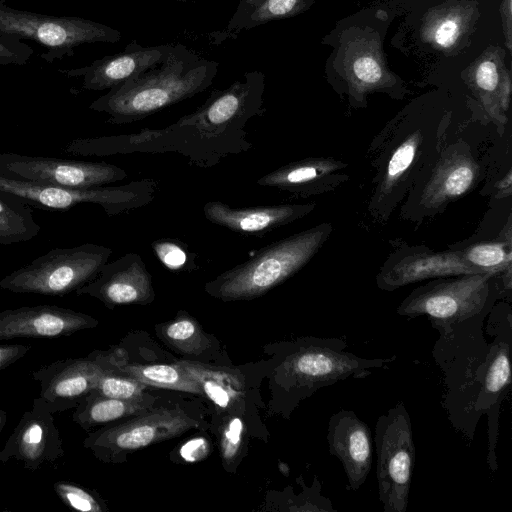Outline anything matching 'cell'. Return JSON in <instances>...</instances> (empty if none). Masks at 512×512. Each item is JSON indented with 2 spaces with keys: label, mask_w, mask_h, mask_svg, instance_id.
Returning <instances> with one entry per match:
<instances>
[{
  "label": "cell",
  "mask_w": 512,
  "mask_h": 512,
  "mask_svg": "<svg viewBox=\"0 0 512 512\" xmlns=\"http://www.w3.org/2000/svg\"><path fill=\"white\" fill-rule=\"evenodd\" d=\"M265 75L246 72L229 87L214 90L196 111L159 130L139 133L140 152L174 151L199 166L215 165L229 154L248 149L244 127L263 113Z\"/></svg>",
  "instance_id": "6da1fadb"
},
{
  "label": "cell",
  "mask_w": 512,
  "mask_h": 512,
  "mask_svg": "<svg viewBox=\"0 0 512 512\" xmlns=\"http://www.w3.org/2000/svg\"><path fill=\"white\" fill-rule=\"evenodd\" d=\"M218 66L178 43L159 65L109 89L89 109L107 114L108 123L129 124L205 91Z\"/></svg>",
  "instance_id": "7a4b0ae2"
},
{
  "label": "cell",
  "mask_w": 512,
  "mask_h": 512,
  "mask_svg": "<svg viewBox=\"0 0 512 512\" xmlns=\"http://www.w3.org/2000/svg\"><path fill=\"white\" fill-rule=\"evenodd\" d=\"M331 232L330 223H321L271 243L249 260L206 283L205 290L223 301L260 297L303 268Z\"/></svg>",
  "instance_id": "3957f363"
},
{
  "label": "cell",
  "mask_w": 512,
  "mask_h": 512,
  "mask_svg": "<svg viewBox=\"0 0 512 512\" xmlns=\"http://www.w3.org/2000/svg\"><path fill=\"white\" fill-rule=\"evenodd\" d=\"M488 313L437 329L440 337L432 353L444 374V406L448 417L453 426L470 439L478 422L473 404L489 349L482 333V322Z\"/></svg>",
  "instance_id": "277c9868"
},
{
  "label": "cell",
  "mask_w": 512,
  "mask_h": 512,
  "mask_svg": "<svg viewBox=\"0 0 512 512\" xmlns=\"http://www.w3.org/2000/svg\"><path fill=\"white\" fill-rule=\"evenodd\" d=\"M345 340L336 337L301 339L288 351L281 364L283 385L299 400L318 389L346 379H360L393 362L389 358L367 359L347 351Z\"/></svg>",
  "instance_id": "5b68a950"
},
{
  "label": "cell",
  "mask_w": 512,
  "mask_h": 512,
  "mask_svg": "<svg viewBox=\"0 0 512 512\" xmlns=\"http://www.w3.org/2000/svg\"><path fill=\"white\" fill-rule=\"evenodd\" d=\"M112 250L95 243L54 248L0 280L14 293L63 297L96 278Z\"/></svg>",
  "instance_id": "8992f818"
},
{
  "label": "cell",
  "mask_w": 512,
  "mask_h": 512,
  "mask_svg": "<svg viewBox=\"0 0 512 512\" xmlns=\"http://www.w3.org/2000/svg\"><path fill=\"white\" fill-rule=\"evenodd\" d=\"M496 274L475 273L436 278L414 289L398 306L408 318L426 315L437 330L490 312L496 299Z\"/></svg>",
  "instance_id": "52a82bcc"
},
{
  "label": "cell",
  "mask_w": 512,
  "mask_h": 512,
  "mask_svg": "<svg viewBox=\"0 0 512 512\" xmlns=\"http://www.w3.org/2000/svg\"><path fill=\"white\" fill-rule=\"evenodd\" d=\"M0 0V31L20 40H31L46 51L40 57L52 64L74 56L82 44L116 43L121 32L103 23L79 16H57L20 10Z\"/></svg>",
  "instance_id": "ba28073f"
},
{
  "label": "cell",
  "mask_w": 512,
  "mask_h": 512,
  "mask_svg": "<svg viewBox=\"0 0 512 512\" xmlns=\"http://www.w3.org/2000/svg\"><path fill=\"white\" fill-rule=\"evenodd\" d=\"M158 191L154 179L133 180L121 186L74 189L11 177L0 173V192L19 198L32 208L67 211L77 205L100 206L108 216L148 205Z\"/></svg>",
  "instance_id": "9c48e42d"
},
{
  "label": "cell",
  "mask_w": 512,
  "mask_h": 512,
  "mask_svg": "<svg viewBox=\"0 0 512 512\" xmlns=\"http://www.w3.org/2000/svg\"><path fill=\"white\" fill-rule=\"evenodd\" d=\"M376 478L384 512H406L416 459L411 419L402 401L375 426Z\"/></svg>",
  "instance_id": "30bf717a"
},
{
  "label": "cell",
  "mask_w": 512,
  "mask_h": 512,
  "mask_svg": "<svg viewBox=\"0 0 512 512\" xmlns=\"http://www.w3.org/2000/svg\"><path fill=\"white\" fill-rule=\"evenodd\" d=\"M197 422L179 408H162L119 425L91 432L83 445L96 458L115 462L122 453L176 437L196 427Z\"/></svg>",
  "instance_id": "8fae6325"
},
{
  "label": "cell",
  "mask_w": 512,
  "mask_h": 512,
  "mask_svg": "<svg viewBox=\"0 0 512 512\" xmlns=\"http://www.w3.org/2000/svg\"><path fill=\"white\" fill-rule=\"evenodd\" d=\"M0 173L43 184L87 189L127 178L122 168L106 163L17 153H0Z\"/></svg>",
  "instance_id": "7c38bea8"
},
{
  "label": "cell",
  "mask_w": 512,
  "mask_h": 512,
  "mask_svg": "<svg viewBox=\"0 0 512 512\" xmlns=\"http://www.w3.org/2000/svg\"><path fill=\"white\" fill-rule=\"evenodd\" d=\"M487 331L494 335L489 344L479 391L473 404L475 419L488 415L489 452L487 461L492 471L497 470L496 444L500 404L511 387L510 355L512 345L511 314L496 321L494 314L487 325Z\"/></svg>",
  "instance_id": "4fadbf2b"
},
{
  "label": "cell",
  "mask_w": 512,
  "mask_h": 512,
  "mask_svg": "<svg viewBox=\"0 0 512 512\" xmlns=\"http://www.w3.org/2000/svg\"><path fill=\"white\" fill-rule=\"evenodd\" d=\"M53 414L40 397L35 398L0 451V462L15 460L25 469L36 471L62 458L63 440Z\"/></svg>",
  "instance_id": "5bb4252c"
},
{
  "label": "cell",
  "mask_w": 512,
  "mask_h": 512,
  "mask_svg": "<svg viewBox=\"0 0 512 512\" xmlns=\"http://www.w3.org/2000/svg\"><path fill=\"white\" fill-rule=\"evenodd\" d=\"M104 370L102 363L90 357L67 358L40 367L32 377L39 383L47 408L58 413L75 409L96 388Z\"/></svg>",
  "instance_id": "9a60e30c"
},
{
  "label": "cell",
  "mask_w": 512,
  "mask_h": 512,
  "mask_svg": "<svg viewBox=\"0 0 512 512\" xmlns=\"http://www.w3.org/2000/svg\"><path fill=\"white\" fill-rule=\"evenodd\" d=\"M97 298L108 307L144 304L153 300L152 277L140 255L128 252L106 262L94 280L76 290Z\"/></svg>",
  "instance_id": "2e32d148"
},
{
  "label": "cell",
  "mask_w": 512,
  "mask_h": 512,
  "mask_svg": "<svg viewBox=\"0 0 512 512\" xmlns=\"http://www.w3.org/2000/svg\"><path fill=\"white\" fill-rule=\"evenodd\" d=\"M172 45L142 46L136 40L123 51L97 59L89 65L58 69L68 78H82L81 88L90 91L109 90L159 65Z\"/></svg>",
  "instance_id": "e0dca14e"
},
{
  "label": "cell",
  "mask_w": 512,
  "mask_h": 512,
  "mask_svg": "<svg viewBox=\"0 0 512 512\" xmlns=\"http://www.w3.org/2000/svg\"><path fill=\"white\" fill-rule=\"evenodd\" d=\"M483 273L465 260L462 251L431 252L407 249L395 252L377 275L378 287L394 291L408 284L432 278Z\"/></svg>",
  "instance_id": "ac0fdd59"
},
{
  "label": "cell",
  "mask_w": 512,
  "mask_h": 512,
  "mask_svg": "<svg viewBox=\"0 0 512 512\" xmlns=\"http://www.w3.org/2000/svg\"><path fill=\"white\" fill-rule=\"evenodd\" d=\"M98 321L82 312L55 305L24 306L0 312V341L15 338H59L94 328Z\"/></svg>",
  "instance_id": "d6986e66"
},
{
  "label": "cell",
  "mask_w": 512,
  "mask_h": 512,
  "mask_svg": "<svg viewBox=\"0 0 512 512\" xmlns=\"http://www.w3.org/2000/svg\"><path fill=\"white\" fill-rule=\"evenodd\" d=\"M327 442L330 455L341 462L348 489L357 491L365 483L372 467V437L369 426L352 410L334 413L328 422Z\"/></svg>",
  "instance_id": "ffe728a7"
},
{
  "label": "cell",
  "mask_w": 512,
  "mask_h": 512,
  "mask_svg": "<svg viewBox=\"0 0 512 512\" xmlns=\"http://www.w3.org/2000/svg\"><path fill=\"white\" fill-rule=\"evenodd\" d=\"M462 77L488 116L505 124L512 92L505 50L500 46H488L462 71Z\"/></svg>",
  "instance_id": "44dd1931"
},
{
  "label": "cell",
  "mask_w": 512,
  "mask_h": 512,
  "mask_svg": "<svg viewBox=\"0 0 512 512\" xmlns=\"http://www.w3.org/2000/svg\"><path fill=\"white\" fill-rule=\"evenodd\" d=\"M479 16L477 1L447 0L423 15L420 38L445 55L456 54L466 47Z\"/></svg>",
  "instance_id": "7402d4cb"
},
{
  "label": "cell",
  "mask_w": 512,
  "mask_h": 512,
  "mask_svg": "<svg viewBox=\"0 0 512 512\" xmlns=\"http://www.w3.org/2000/svg\"><path fill=\"white\" fill-rule=\"evenodd\" d=\"M314 208L315 203L232 208L221 201H208L203 207V213L209 222L233 232L261 236L301 219Z\"/></svg>",
  "instance_id": "603a6c76"
},
{
  "label": "cell",
  "mask_w": 512,
  "mask_h": 512,
  "mask_svg": "<svg viewBox=\"0 0 512 512\" xmlns=\"http://www.w3.org/2000/svg\"><path fill=\"white\" fill-rule=\"evenodd\" d=\"M346 165L331 158H306L288 163L257 180V184L308 197L336 188L348 178Z\"/></svg>",
  "instance_id": "cb8c5ba5"
},
{
  "label": "cell",
  "mask_w": 512,
  "mask_h": 512,
  "mask_svg": "<svg viewBox=\"0 0 512 512\" xmlns=\"http://www.w3.org/2000/svg\"><path fill=\"white\" fill-rule=\"evenodd\" d=\"M343 74L350 96L358 101L373 91L391 88L396 80L379 40L366 36L352 39L343 48Z\"/></svg>",
  "instance_id": "d4e9b609"
},
{
  "label": "cell",
  "mask_w": 512,
  "mask_h": 512,
  "mask_svg": "<svg viewBox=\"0 0 512 512\" xmlns=\"http://www.w3.org/2000/svg\"><path fill=\"white\" fill-rule=\"evenodd\" d=\"M479 167L467 149L449 148L440 158L424 186L420 204L428 209L464 195L474 184Z\"/></svg>",
  "instance_id": "484cf974"
},
{
  "label": "cell",
  "mask_w": 512,
  "mask_h": 512,
  "mask_svg": "<svg viewBox=\"0 0 512 512\" xmlns=\"http://www.w3.org/2000/svg\"><path fill=\"white\" fill-rule=\"evenodd\" d=\"M313 0H240L227 31L240 33L271 21L294 17L312 5Z\"/></svg>",
  "instance_id": "4316f807"
},
{
  "label": "cell",
  "mask_w": 512,
  "mask_h": 512,
  "mask_svg": "<svg viewBox=\"0 0 512 512\" xmlns=\"http://www.w3.org/2000/svg\"><path fill=\"white\" fill-rule=\"evenodd\" d=\"M144 399L123 400L98 394L94 390L76 406L72 420L88 431L145 409Z\"/></svg>",
  "instance_id": "83f0119b"
},
{
  "label": "cell",
  "mask_w": 512,
  "mask_h": 512,
  "mask_svg": "<svg viewBox=\"0 0 512 512\" xmlns=\"http://www.w3.org/2000/svg\"><path fill=\"white\" fill-rule=\"evenodd\" d=\"M423 143L424 133L419 129L410 133L393 150L386 163L384 174L376 187L373 205L380 206L387 198H392L394 189L400 187L401 181L408 179V173L422 153Z\"/></svg>",
  "instance_id": "f1b7e54d"
},
{
  "label": "cell",
  "mask_w": 512,
  "mask_h": 512,
  "mask_svg": "<svg viewBox=\"0 0 512 512\" xmlns=\"http://www.w3.org/2000/svg\"><path fill=\"white\" fill-rule=\"evenodd\" d=\"M41 231L32 207L19 198L0 192V244L11 245L34 239Z\"/></svg>",
  "instance_id": "f546056e"
},
{
  "label": "cell",
  "mask_w": 512,
  "mask_h": 512,
  "mask_svg": "<svg viewBox=\"0 0 512 512\" xmlns=\"http://www.w3.org/2000/svg\"><path fill=\"white\" fill-rule=\"evenodd\" d=\"M177 363L196 381L202 394L219 408L230 407L242 392L238 378L230 373L194 362Z\"/></svg>",
  "instance_id": "4dcf8cb0"
},
{
  "label": "cell",
  "mask_w": 512,
  "mask_h": 512,
  "mask_svg": "<svg viewBox=\"0 0 512 512\" xmlns=\"http://www.w3.org/2000/svg\"><path fill=\"white\" fill-rule=\"evenodd\" d=\"M118 369L144 385L202 395V391L196 381L178 363L173 365L133 364L120 366Z\"/></svg>",
  "instance_id": "1f68e13d"
},
{
  "label": "cell",
  "mask_w": 512,
  "mask_h": 512,
  "mask_svg": "<svg viewBox=\"0 0 512 512\" xmlns=\"http://www.w3.org/2000/svg\"><path fill=\"white\" fill-rule=\"evenodd\" d=\"M461 251L467 263L483 273L498 275L511 268L510 241L478 243Z\"/></svg>",
  "instance_id": "d6a6232c"
},
{
  "label": "cell",
  "mask_w": 512,
  "mask_h": 512,
  "mask_svg": "<svg viewBox=\"0 0 512 512\" xmlns=\"http://www.w3.org/2000/svg\"><path fill=\"white\" fill-rule=\"evenodd\" d=\"M164 339L185 354L200 353L209 345L198 323L190 317H180L167 323L163 329Z\"/></svg>",
  "instance_id": "836d02e7"
},
{
  "label": "cell",
  "mask_w": 512,
  "mask_h": 512,
  "mask_svg": "<svg viewBox=\"0 0 512 512\" xmlns=\"http://www.w3.org/2000/svg\"><path fill=\"white\" fill-rule=\"evenodd\" d=\"M104 367V373L94 389L95 392L103 396L123 400L143 398L145 387L143 383L126 374L125 376L117 374L108 366L104 365Z\"/></svg>",
  "instance_id": "e575fe53"
},
{
  "label": "cell",
  "mask_w": 512,
  "mask_h": 512,
  "mask_svg": "<svg viewBox=\"0 0 512 512\" xmlns=\"http://www.w3.org/2000/svg\"><path fill=\"white\" fill-rule=\"evenodd\" d=\"M53 489L59 499L70 509L81 512H101L102 502L86 488L68 481H57Z\"/></svg>",
  "instance_id": "d590c367"
},
{
  "label": "cell",
  "mask_w": 512,
  "mask_h": 512,
  "mask_svg": "<svg viewBox=\"0 0 512 512\" xmlns=\"http://www.w3.org/2000/svg\"><path fill=\"white\" fill-rule=\"evenodd\" d=\"M34 54L33 48L17 37L0 31V65H26Z\"/></svg>",
  "instance_id": "8d00e7d4"
},
{
  "label": "cell",
  "mask_w": 512,
  "mask_h": 512,
  "mask_svg": "<svg viewBox=\"0 0 512 512\" xmlns=\"http://www.w3.org/2000/svg\"><path fill=\"white\" fill-rule=\"evenodd\" d=\"M155 255L164 266L171 270H180L193 262L183 245L175 240L160 239L152 242Z\"/></svg>",
  "instance_id": "74e56055"
},
{
  "label": "cell",
  "mask_w": 512,
  "mask_h": 512,
  "mask_svg": "<svg viewBox=\"0 0 512 512\" xmlns=\"http://www.w3.org/2000/svg\"><path fill=\"white\" fill-rule=\"evenodd\" d=\"M243 422L235 417L229 420L221 437V454L225 463H231L237 456L243 434Z\"/></svg>",
  "instance_id": "f35d334b"
},
{
  "label": "cell",
  "mask_w": 512,
  "mask_h": 512,
  "mask_svg": "<svg viewBox=\"0 0 512 512\" xmlns=\"http://www.w3.org/2000/svg\"><path fill=\"white\" fill-rule=\"evenodd\" d=\"M31 349L25 344H0V370L13 364Z\"/></svg>",
  "instance_id": "ab89813d"
},
{
  "label": "cell",
  "mask_w": 512,
  "mask_h": 512,
  "mask_svg": "<svg viewBox=\"0 0 512 512\" xmlns=\"http://www.w3.org/2000/svg\"><path fill=\"white\" fill-rule=\"evenodd\" d=\"M504 45L509 53L512 52V0H501L499 6Z\"/></svg>",
  "instance_id": "60d3db41"
},
{
  "label": "cell",
  "mask_w": 512,
  "mask_h": 512,
  "mask_svg": "<svg viewBox=\"0 0 512 512\" xmlns=\"http://www.w3.org/2000/svg\"><path fill=\"white\" fill-rule=\"evenodd\" d=\"M207 442L203 438H195L186 442L180 449V455L188 462L201 460L207 454Z\"/></svg>",
  "instance_id": "b9f144b4"
},
{
  "label": "cell",
  "mask_w": 512,
  "mask_h": 512,
  "mask_svg": "<svg viewBox=\"0 0 512 512\" xmlns=\"http://www.w3.org/2000/svg\"><path fill=\"white\" fill-rule=\"evenodd\" d=\"M511 172L509 171L507 175L497 184V196L506 197L511 194Z\"/></svg>",
  "instance_id": "7bdbcfd3"
},
{
  "label": "cell",
  "mask_w": 512,
  "mask_h": 512,
  "mask_svg": "<svg viewBox=\"0 0 512 512\" xmlns=\"http://www.w3.org/2000/svg\"><path fill=\"white\" fill-rule=\"evenodd\" d=\"M7 421V413L6 411L0 409V434L6 424Z\"/></svg>",
  "instance_id": "ee69618b"
},
{
  "label": "cell",
  "mask_w": 512,
  "mask_h": 512,
  "mask_svg": "<svg viewBox=\"0 0 512 512\" xmlns=\"http://www.w3.org/2000/svg\"><path fill=\"white\" fill-rule=\"evenodd\" d=\"M179 2H188V1H193V0H177Z\"/></svg>",
  "instance_id": "f6af8a7d"
}]
</instances>
